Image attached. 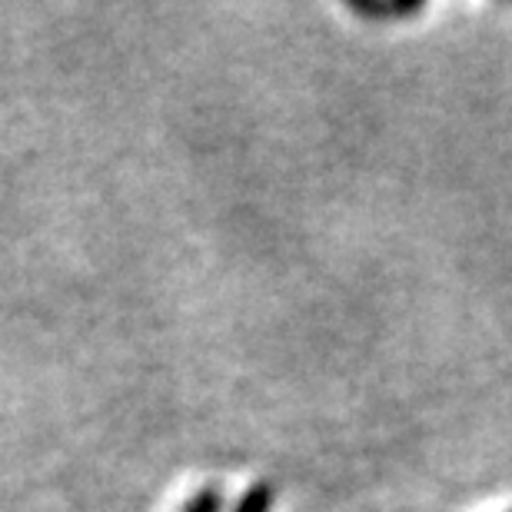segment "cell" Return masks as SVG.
I'll return each instance as SVG.
<instances>
[{
    "mask_svg": "<svg viewBox=\"0 0 512 512\" xmlns=\"http://www.w3.org/2000/svg\"><path fill=\"white\" fill-rule=\"evenodd\" d=\"M346 7H350L356 17H366V20L413 17V14L423 10L419 0H409V4H399V0H389V4H380V0H346Z\"/></svg>",
    "mask_w": 512,
    "mask_h": 512,
    "instance_id": "obj_1",
    "label": "cell"
},
{
    "mask_svg": "<svg viewBox=\"0 0 512 512\" xmlns=\"http://www.w3.org/2000/svg\"><path fill=\"white\" fill-rule=\"evenodd\" d=\"M273 499H276V489L270 483H256V486H250L247 493L237 499L233 512H270Z\"/></svg>",
    "mask_w": 512,
    "mask_h": 512,
    "instance_id": "obj_2",
    "label": "cell"
},
{
    "mask_svg": "<svg viewBox=\"0 0 512 512\" xmlns=\"http://www.w3.org/2000/svg\"><path fill=\"white\" fill-rule=\"evenodd\" d=\"M180 512H223V493L217 486L200 489L197 496H190L187 503H183Z\"/></svg>",
    "mask_w": 512,
    "mask_h": 512,
    "instance_id": "obj_3",
    "label": "cell"
}]
</instances>
